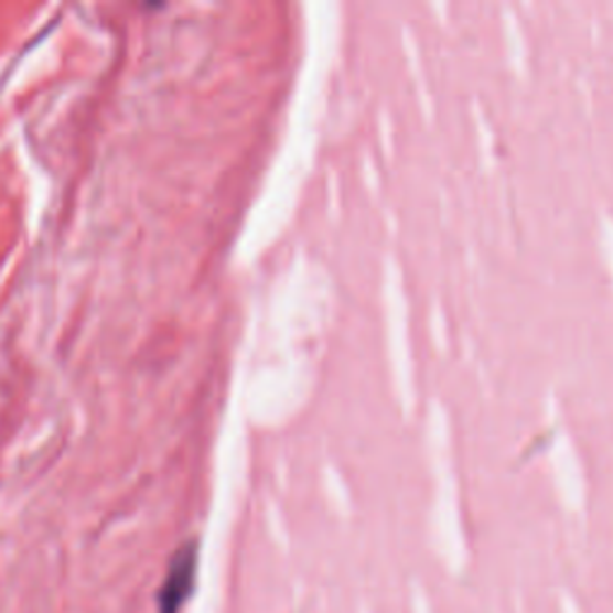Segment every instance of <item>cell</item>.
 Returning a JSON list of instances; mask_svg holds the SVG:
<instances>
[{
    "instance_id": "obj_1",
    "label": "cell",
    "mask_w": 613,
    "mask_h": 613,
    "mask_svg": "<svg viewBox=\"0 0 613 613\" xmlns=\"http://www.w3.org/2000/svg\"><path fill=\"white\" fill-rule=\"evenodd\" d=\"M194 576H197V545H185L180 549L169 568V576L163 580V588L159 594L161 613H178L187 602L194 588Z\"/></svg>"
}]
</instances>
